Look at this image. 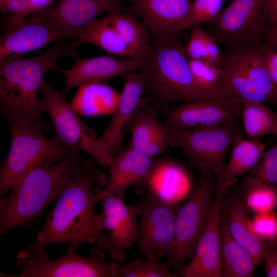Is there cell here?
<instances>
[{
    "mask_svg": "<svg viewBox=\"0 0 277 277\" xmlns=\"http://www.w3.org/2000/svg\"><path fill=\"white\" fill-rule=\"evenodd\" d=\"M221 0H193L186 19L181 31L197 26L202 23H209L221 12L223 6Z\"/></svg>",
    "mask_w": 277,
    "mask_h": 277,
    "instance_id": "836d02e7",
    "label": "cell"
},
{
    "mask_svg": "<svg viewBox=\"0 0 277 277\" xmlns=\"http://www.w3.org/2000/svg\"><path fill=\"white\" fill-rule=\"evenodd\" d=\"M124 86L119 103L110 122L97 142L105 154L111 159L123 149L125 131L144 95V86L140 73L134 71L124 75Z\"/></svg>",
    "mask_w": 277,
    "mask_h": 277,
    "instance_id": "ac0fdd59",
    "label": "cell"
},
{
    "mask_svg": "<svg viewBox=\"0 0 277 277\" xmlns=\"http://www.w3.org/2000/svg\"><path fill=\"white\" fill-rule=\"evenodd\" d=\"M269 243V246L265 252L263 260L267 277H277V247L273 243Z\"/></svg>",
    "mask_w": 277,
    "mask_h": 277,
    "instance_id": "74e56055",
    "label": "cell"
},
{
    "mask_svg": "<svg viewBox=\"0 0 277 277\" xmlns=\"http://www.w3.org/2000/svg\"><path fill=\"white\" fill-rule=\"evenodd\" d=\"M221 277H251L258 266L252 255L233 238L222 207L220 223Z\"/></svg>",
    "mask_w": 277,
    "mask_h": 277,
    "instance_id": "603a6c76",
    "label": "cell"
},
{
    "mask_svg": "<svg viewBox=\"0 0 277 277\" xmlns=\"http://www.w3.org/2000/svg\"><path fill=\"white\" fill-rule=\"evenodd\" d=\"M276 90H277V85H276Z\"/></svg>",
    "mask_w": 277,
    "mask_h": 277,
    "instance_id": "7dc6e473",
    "label": "cell"
},
{
    "mask_svg": "<svg viewBox=\"0 0 277 277\" xmlns=\"http://www.w3.org/2000/svg\"><path fill=\"white\" fill-rule=\"evenodd\" d=\"M107 13L134 59L142 58L150 44L149 30L145 25L133 15L122 9H115Z\"/></svg>",
    "mask_w": 277,
    "mask_h": 277,
    "instance_id": "4316f807",
    "label": "cell"
},
{
    "mask_svg": "<svg viewBox=\"0 0 277 277\" xmlns=\"http://www.w3.org/2000/svg\"><path fill=\"white\" fill-rule=\"evenodd\" d=\"M277 184V141L265 150L259 164L238 186L243 190Z\"/></svg>",
    "mask_w": 277,
    "mask_h": 277,
    "instance_id": "4dcf8cb0",
    "label": "cell"
},
{
    "mask_svg": "<svg viewBox=\"0 0 277 277\" xmlns=\"http://www.w3.org/2000/svg\"><path fill=\"white\" fill-rule=\"evenodd\" d=\"M74 41H59L41 53L31 57L15 54L0 60V102L1 109L25 115L50 128V123L42 116L44 107L38 96L44 75L57 68L60 60L67 56L76 57Z\"/></svg>",
    "mask_w": 277,
    "mask_h": 277,
    "instance_id": "3957f363",
    "label": "cell"
},
{
    "mask_svg": "<svg viewBox=\"0 0 277 277\" xmlns=\"http://www.w3.org/2000/svg\"><path fill=\"white\" fill-rule=\"evenodd\" d=\"M157 114L155 109L143 98L129 123L131 132L129 146L143 153L149 143L162 134V124Z\"/></svg>",
    "mask_w": 277,
    "mask_h": 277,
    "instance_id": "83f0119b",
    "label": "cell"
},
{
    "mask_svg": "<svg viewBox=\"0 0 277 277\" xmlns=\"http://www.w3.org/2000/svg\"><path fill=\"white\" fill-rule=\"evenodd\" d=\"M74 151L50 166L30 170L0 200V234L28 224L57 197L82 163Z\"/></svg>",
    "mask_w": 277,
    "mask_h": 277,
    "instance_id": "277c9868",
    "label": "cell"
},
{
    "mask_svg": "<svg viewBox=\"0 0 277 277\" xmlns=\"http://www.w3.org/2000/svg\"><path fill=\"white\" fill-rule=\"evenodd\" d=\"M265 44L268 47L277 50V24L269 29Z\"/></svg>",
    "mask_w": 277,
    "mask_h": 277,
    "instance_id": "b9f144b4",
    "label": "cell"
},
{
    "mask_svg": "<svg viewBox=\"0 0 277 277\" xmlns=\"http://www.w3.org/2000/svg\"><path fill=\"white\" fill-rule=\"evenodd\" d=\"M70 104L80 114L97 116L113 114L121 93L103 82L88 83L77 87Z\"/></svg>",
    "mask_w": 277,
    "mask_h": 277,
    "instance_id": "cb8c5ba5",
    "label": "cell"
},
{
    "mask_svg": "<svg viewBox=\"0 0 277 277\" xmlns=\"http://www.w3.org/2000/svg\"><path fill=\"white\" fill-rule=\"evenodd\" d=\"M146 190L142 200L134 205L141 219L138 249L146 256L159 251L168 258L174 248L175 221L179 207L153 191Z\"/></svg>",
    "mask_w": 277,
    "mask_h": 277,
    "instance_id": "7c38bea8",
    "label": "cell"
},
{
    "mask_svg": "<svg viewBox=\"0 0 277 277\" xmlns=\"http://www.w3.org/2000/svg\"><path fill=\"white\" fill-rule=\"evenodd\" d=\"M128 2H129V3H132L133 1V0H127Z\"/></svg>",
    "mask_w": 277,
    "mask_h": 277,
    "instance_id": "f6af8a7d",
    "label": "cell"
},
{
    "mask_svg": "<svg viewBox=\"0 0 277 277\" xmlns=\"http://www.w3.org/2000/svg\"><path fill=\"white\" fill-rule=\"evenodd\" d=\"M74 42L95 45L108 53L126 58L134 56L112 24L108 13L88 24Z\"/></svg>",
    "mask_w": 277,
    "mask_h": 277,
    "instance_id": "d4e9b609",
    "label": "cell"
},
{
    "mask_svg": "<svg viewBox=\"0 0 277 277\" xmlns=\"http://www.w3.org/2000/svg\"><path fill=\"white\" fill-rule=\"evenodd\" d=\"M196 186L188 200L179 207L175 221L174 245L165 263L180 274L188 259H192L206 227L215 194L216 176L209 169L199 170Z\"/></svg>",
    "mask_w": 277,
    "mask_h": 277,
    "instance_id": "9c48e42d",
    "label": "cell"
},
{
    "mask_svg": "<svg viewBox=\"0 0 277 277\" xmlns=\"http://www.w3.org/2000/svg\"><path fill=\"white\" fill-rule=\"evenodd\" d=\"M274 187H275V189H276V191H277V184H276L274 185ZM276 213H277V208H276Z\"/></svg>",
    "mask_w": 277,
    "mask_h": 277,
    "instance_id": "ee69618b",
    "label": "cell"
},
{
    "mask_svg": "<svg viewBox=\"0 0 277 277\" xmlns=\"http://www.w3.org/2000/svg\"><path fill=\"white\" fill-rule=\"evenodd\" d=\"M222 207L231 234L237 243L252 255L259 265L269 246V243L253 231L244 193L235 183L225 196Z\"/></svg>",
    "mask_w": 277,
    "mask_h": 277,
    "instance_id": "44dd1931",
    "label": "cell"
},
{
    "mask_svg": "<svg viewBox=\"0 0 277 277\" xmlns=\"http://www.w3.org/2000/svg\"><path fill=\"white\" fill-rule=\"evenodd\" d=\"M188 62L193 79L199 87L205 91L221 95L214 86L222 76V68L203 60L188 58Z\"/></svg>",
    "mask_w": 277,
    "mask_h": 277,
    "instance_id": "d6a6232c",
    "label": "cell"
},
{
    "mask_svg": "<svg viewBox=\"0 0 277 277\" xmlns=\"http://www.w3.org/2000/svg\"><path fill=\"white\" fill-rule=\"evenodd\" d=\"M101 210L96 214L95 224L101 230L110 231V258L120 262L126 258L124 250L138 243L137 213L135 206L126 204L123 199L106 196L100 199Z\"/></svg>",
    "mask_w": 277,
    "mask_h": 277,
    "instance_id": "2e32d148",
    "label": "cell"
},
{
    "mask_svg": "<svg viewBox=\"0 0 277 277\" xmlns=\"http://www.w3.org/2000/svg\"><path fill=\"white\" fill-rule=\"evenodd\" d=\"M266 146V144L258 138H246L244 135L238 138L225 165V179L236 180L237 177L249 172L261 161Z\"/></svg>",
    "mask_w": 277,
    "mask_h": 277,
    "instance_id": "484cf974",
    "label": "cell"
},
{
    "mask_svg": "<svg viewBox=\"0 0 277 277\" xmlns=\"http://www.w3.org/2000/svg\"><path fill=\"white\" fill-rule=\"evenodd\" d=\"M29 12V15L44 11L53 6L55 0H26Z\"/></svg>",
    "mask_w": 277,
    "mask_h": 277,
    "instance_id": "ab89813d",
    "label": "cell"
},
{
    "mask_svg": "<svg viewBox=\"0 0 277 277\" xmlns=\"http://www.w3.org/2000/svg\"><path fill=\"white\" fill-rule=\"evenodd\" d=\"M205 56L203 60L222 68L223 55L217 45L216 40L207 32L205 35Z\"/></svg>",
    "mask_w": 277,
    "mask_h": 277,
    "instance_id": "8d00e7d4",
    "label": "cell"
},
{
    "mask_svg": "<svg viewBox=\"0 0 277 277\" xmlns=\"http://www.w3.org/2000/svg\"><path fill=\"white\" fill-rule=\"evenodd\" d=\"M145 259H136L126 264L118 262L116 277H176L179 275L169 270L161 262L162 253L155 251Z\"/></svg>",
    "mask_w": 277,
    "mask_h": 277,
    "instance_id": "f546056e",
    "label": "cell"
},
{
    "mask_svg": "<svg viewBox=\"0 0 277 277\" xmlns=\"http://www.w3.org/2000/svg\"><path fill=\"white\" fill-rule=\"evenodd\" d=\"M223 2L227 0H221Z\"/></svg>",
    "mask_w": 277,
    "mask_h": 277,
    "instance_id": "bcb514c9",
    "label": "cell"
},
{
    "mask_svg": "<svg viewBox=\"0 0 277 277\" xmlns=\"http://www.w3.org/2000/svg\"><path fill=\"white\" fill-rule=\"evenodd\" d=\"M264 60L267 71L276 86L277 85V50L268 47L265 44Z\"/></svg>",
    "mask_w": 277,
    "mask_h": 277,
    "instance_id": "f35d334b",
    "label": "cell"
},
{
    "mask_svg": "<svg viewBox=\"0 0 277 277\" xmlns=\"http://www.w3.org/2000/svg\"><path fill=\"white\" fill-rule=\"evenodd\" d=\"M11 133V144L0 169V195L17 185L30 170L50 166L74 151L63 145L54 135L45 136L51 129L19 113L1 109Z\"/></svg>",
    "mask_w": 277,
    "mask_h": 277,
    "instance_id": "5b68a950",
    "label": "cell"
},
{
    "mask_svg": "<svg viewBox=\"0 0 277 277\" xmlns=\"http://www.w3.org/2000/svg\"><path fill=\"white\" fill-rule=\"evenodd\" d=\"M140 66V60L131 58L102 55L77 58L70 69H59L66 79L65 85L61 93L65 96L74 88L125 75L138 70Z\"/></svg>",
    "mask_w": 277,
    "mask_h": 277,
    "instance_id": "d6986e66",
    "label": "cell"
},
{
    "mask_svg": "<svg viewBox=\"0 0 277 277\" xmlns=\"http://www.w3.org/2000/svg\"><path fill=\"white\" fill-rule=\"evenodd\" d=\"M241 103L219 100H203L170 105L162 111L165 126L177 129H208L239 120Z\"/></svg>",
    "mask_w": 277,
    "mask_h": 277,
    "instance_id": "4fadbf2b",
    "label": "cell"
},
{
    "mask_svg": "<svg viewBox=\"0 0 277 277\" xmlns=\"http://www.w3.org/2000/svg\"><path fill=\"white\" fill-rule=\"evenodd\" d=\"M254 233L268 242L277 237V213L273 211L254 214L251 219Z\"/></svg>",
    "mask_w": 277,
    "mask_h": 277,
    "instance_id": "e575fe53",
    "label": "cell"
},
{
    "mask_svg": "<svg viewBox=\"0 0 277 277\" xmlns=\"http://www.w3.org/2000/svg\"><path fill=\"white\" fill-rule=\"evenodd\" d=\"M270 243H273V244H274L276 247H277V237L274 239L273 241H270L269 242Z\"/></svg>",
    "mask_w": 277,
    "mask_h": 277,
    "instance_id": "7bdbcfd3",
    "label": "cell"
},
{
    "mask_svg": "<svg viewBox=\"0 0 277 277\" xmlns=\"http://www.w3.org/2000/svg\"><path fill=\"white\" fill-rule=\"evenodd\" d=\"M236 180L216 182L212 210L191 262L180 274L183 277H221L220 223L223 201Z\"/></svg>",
    "mask_w": 277,
    "mask_h": 277,
    "instance_id": "9a60e30c",
    "label": "cell"
},
{
    "mask_svg": "<svg viewBox=\"0 0 277 277\" xmlns=\"http://www.w3.org/2000/svg\"><path fill=\"white\" fill-rule=\"evenodd\" d=\"M236 186L244 193L245 202L248 210L254 214L276 210L277 191L274 186L254 187L246 190H242Z\"/></svg>",
    "mask_w": 277,
    "mask_h": 277,
    "instance_id": "1f68e13d",
    "label": "cell"
},
{
    "mask_svg": "<svg viewBox=\"0 0 277 277\" xmlns=\"http://www.w3.org/2000/svg\"><path fill=\"white\" fill-rule=\"evenodd\" d=\"M162 130L169 147L181 149L183 154L198 170L206 168L216 181L225 180V159L235 141L243 136L239 120L208 129H177L162 122Z\"/></svg>",
    "mask_w": 277,
    "mask_h": 277,
    "instance_id": "ba28073f",
    "label": "cell"
},
{
    "mask_svg": "<svg viewBox=\"0 0 277 277\" xmlns=\"http://www.w3.org/2000/svg\"><path fill=\"white\" fill-rule=\"evenodd\" d=\"M265 44L229 47L223 55L222 75L214 88L227 100L277 104V90L264 60Z\"/></svg>",
    "mask_w": 277,
    "mask_h": 277,
    "instance_id": "8992f818",
    "label": "cell"
},
{
    "mask_svg": "<svg viewBox=\"0 0 277 277\" xmlns=\"http://www.w3.org/2000/svg\"><path fill=\"white\" fill-rule=\"evenodd\" d=\"M208 25L216 41L229 47L264 44L269 32L265 0H233Z\"/></svg>",
    "mask_w": 277,
    "mask_h": 277,
    "instance_id": "30bf717a",
    "label": "cell"
},
{
    "mask_svg": "<svg viewBox=\"0 0 277 277\" xmlns=\"http://www.w3.org/2000/svg\"><path fill=\"white\" fill-rule=\"evenodd\" d=\"M156 159L128 146L115 155L109 167L110 176L105 187L95 193L98 202L106 196L123 199L127 189L135 187L138 193L146 189Z\"/></svg>",
    "mask_w": 277,
    "mask_h": 277,
    "instance_id": "e0dca14e",
    "label": "cell"
},
{
    "mask_svg": "<svg viewBox=\"0 0 277 277\" xmlns=\"http://www.w3.org/2000/svg\"><path fill=\"white\" fill-rule=\"evenodd\" d=\"M122 7V0H58L47 10L60 24L80 33L100 15Z\"/></svg>",
    "mask_w": 277,
    "mask_h": 277,
    "instance_id": "7402d4cb",
    "label": "cell"
},
{
    "mask_svg": "<svg viewBox=\"0 0 277 277\" xmlns=\"http://www.w3.org/2000/svg\"><path fill=\"white\" fill-rule=\"evenodd\" d=\"M80 246L69 245L67 252L51 260L46 248L33 244L19 251L16 255L17 274L1 273V277H116L118 261L107 262L105 250L97 247L88 256L78 253Z\"/></svg>",
    "mask_w": 277,
    "mask_h": 277,
    "instance_id": "52a82bcc",
    "label": "cell"
},
{
    "mask_svg": "<svg viewBox=\"0 0 277 277\" xmlns=\"http://www.w3.org/2000/svg\"><path fill=\"white\" fill-rule=\"evenodd\" d=\"M80 33L63 26L47 10L33 13L1 38L0 59L23 54L46 46L50 43Z\"/></svg>",
    "mask_w": 277,
    "mask_h": 277,
    "instance_id": "5bb4252c",
    "label": "cell"
},
{
    "mask_svg": "<svg viewBox=\"0 0 277 277\" xmlns=\"http://www.w3.org/2000/svg\"><path fill=\"white\" fill-rule=\"evenodd\" d=\"M269 29L277 24V0H265Z\"/></svg>",
    "mask_w": 277,
    "mask_h": 277,
    "instance_id": "60d3db41",
    "label": "cell"
},
{
    "mask_svg": "<svg viewBox=\"0 0 277 277\" xmlns=\"http://www.w3.org/2000/svg\"><path fill=\"white\" fill-rule=\"evenodd\" d=\"M39 90L44 111L50 117L54 136L71 150L85 151L103 167L109 168L112 159L99 145L95 133L82 120L61 93L44 79Z\"/></svg>",
    "mask_w": 277,
    "mask_h": 277,
    "instance_id": "8fae6325",
    "label": "cell"
},
{
    "mask_svg": "<svg viewBox=\"0 0 277 277\" xmlns=\"http://www.w3.org/2000/svg\"><path fill=\"white\" fill-rule=\"evenodd\" d=\"M192 0H133L132 10L154 38L181 31Z\"/></svg>",
    "mask_w": 277,
    "mask_h": 277,
    "instance_id": "ffe728a7",
    "label": "cell"
},
{
    "mask_svg": "<svg viewBox=\"0 0 277 277\" xmlns=\"http://www.w3.org/2000/svg\"><path fill=\"white\" fill-rule=\"evenodd\" d=\"M144 86V100L162 111L177 102L226 100L221 95L201 89L192 75L185 46L177 34L154 38L138 59Z\"/></svg>",
    "mask_w": 277,
    "mask_h": 277,
    "instance_id": "7a4b0ae2",
    "label": "cell"
},
{
    "mask_svg": "<svg viewBox=\"0 0 277 277\" xmlns=\"http://www.w3.org/2000/svg\"><path fill=\"white\" fill-rule=\"evenodd\" d=\"M101 180L93 160L83 161L58 196L44 225L37 231L34 245L47 248L54 244L80 247L87 243L96 244L110 253L109 236L97 227L95 222L96 202L93 185Z\"/></svg>",
    "mask_w": 277,
    "mask_h": 277,
    "instance_id": "6da1fadb",
    "label": "cell"
},
{
    "mask_svg": "<svg viewBox=\"0 0 277 277\" xmlns=\"http://www.w3.org/2000/svg\"><path fill=\"white\" fill-rule=\"evenodd\" d=\"M206 31L195 26L193 27L189 41L185 46L188 58L204 60L205 56V35Z\"/></svg>",
    "mask_w": 277,
    "mask_h": 277,
    "instance_id": "d590c367",
    "label": "cell"
},
{
    "mask_svg": "<svg viewBox=\"0 0 277 277\" xmlns=\"http://www.w3.org/2000/svg\"><path fill=\"white\" fill-rule=\"evenodd\" d=\"M241 113L243 129L249 137L277 136V113L260 102H244Z\"/></svg>",
    "mask_w": 277,
    "mask_h": 277,
    "instance_id": "f1b7e54d",
    "label": "cell"
}]
</instances>
